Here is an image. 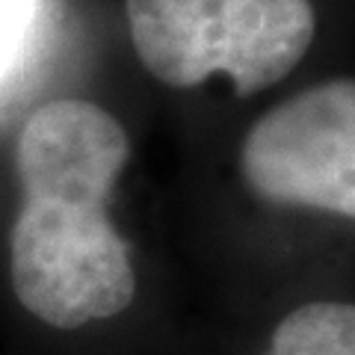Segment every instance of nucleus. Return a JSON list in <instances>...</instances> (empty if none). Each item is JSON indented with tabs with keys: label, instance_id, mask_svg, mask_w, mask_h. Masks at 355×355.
<instances>
[{
	"label": "nucleus",
	"instance_id": "f257e3e1",
	"mask_svg": "<svg viewBox=\"0 0 355 355\" xmlns=\"http://www.w3.org/2000/svg\"><path fill=\"white\" fill-rule=\"evenodd\" d=\"M128 154L125 128L92 101H51L21 128L24 207L9 237V272L21 305L53 329L116 317L137 293L130 249L107 216Z\"/></svg>",
	"mask_w": 355,
	"mask_h": 355
},
{
	"label": "nucleus",
	"instance_id": "f03ea898",
	"mask_svg": "<svg viewBox=\"0 0 355 355\" xmlns=\"http://www.w3.org/2000/svg\"><path fill=\"white\" fill-rule=\"evenodd\" d=\"M142 65L166 86L190 89L228 74L237 95L284 80L314 42L311 0H128Z\"/></svg>",
	"mask_w": 355,
	"mask_h": 355
},
{
	"label": "nucleus",
	"instance_id": "7ed1b4c3",
	"mask_svg": "<svg viewBox=\"0 0 355 355\" xmlns=\"http://www.w3.org/2000/svg\"><path fill=\"white\" fill-rule=\"evenodd\" d=\"M240 169L266 202L355 219V80H329L272 107L243 139Z\"/></svg>",
	"mask_w": 355,
	"mask_h": 355
},
{
	"label": "nucleus",
	"instance_id": "20e7f679",
	"mask_svg": "<svg viewBox=\"0 0 355 355\" xmlns=\"http://www.w3.org/2000/svg\"><path fill=\"white\" fill-rule=\"evenodd\" d=\"M266 355H355V305L308 302L272 331Z\"/></svg>",
	"mask_w": 355,
	"mask_h": 355
},
{
	"label": "nucleus",
	"instance_id": "39448f33",
	"mask_svg": "<svg viewBox=\"0 0 355 355\" xmlns=\"http://www.w3.org/2000/svg\"><path fill=\"white\" fill-rule=\"evenodd\" d=\"M33 15H36V0H0V83L27 48Z\"/></svg>",
	"mask_w": 355,
	"mask_h": 355
}]
</instances>
